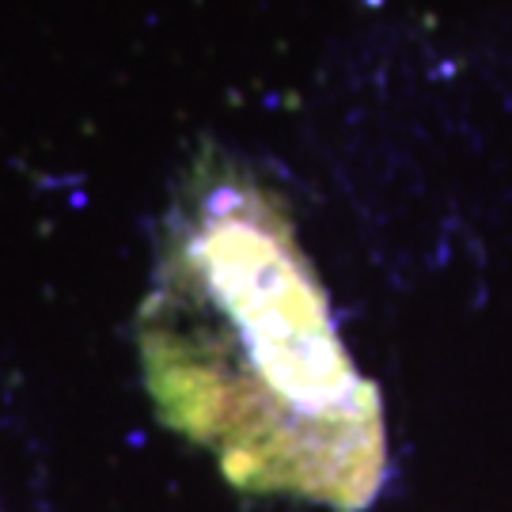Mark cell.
Wrapping results in <instances>:
<instances>
[{
    "mask_svg": "<svg viewBox=\"0 0 512 512\" xmlns=\"http://www.w3.org/2000/svg\"><path fill=\"white\" fill-rule=\"evenodd\" d=\"M156 395L258 486L361 501L372 406L349 376L289 239L247 202L209 209L148 315Z\"/></svg>",
    "mask_w": 512,
    "mask_h": 512,
    "instance_id": "cell-1",
    "label": "cell"
}]
</instances>
